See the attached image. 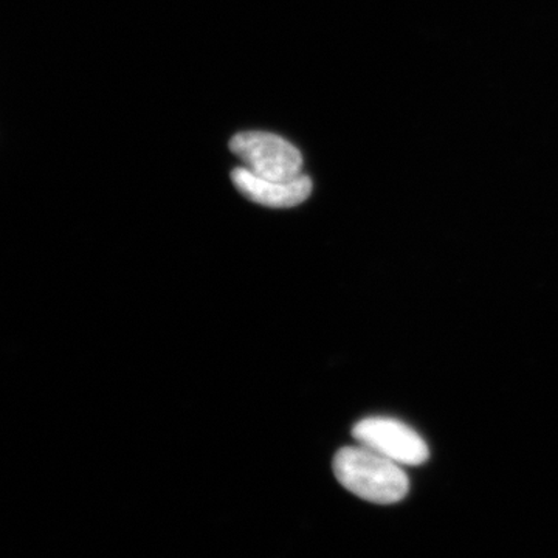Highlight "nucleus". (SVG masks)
Returning <instances> with one entry per match:
<instances>
[{
    "mask_svg": "<svg viewBox=\"0 0 558 558\" xmlns=\"http://www.w3.org/2000/svg\"><path fill=\"white\" fill-rule=\"evenodd\" d=\"M230 149L259 178L290 180L303 174V156L288 140L269 132H242L234 135Z\"/></svg>",
    "mask_w": 558,
    "mask_h": 558,
    "instance_id": "nucleus-2",
    "label": "nucleus"
},
{
    "mask_svg": "<svg viewBox=\"0 0 558 558\" xmlns=\"http://www.w3.org/2000/svg\"><path fill=\"white\" fill-rule=\"evenodd\" d=\"M332 468L341 486L374 505H396L410 490V480L402 465L363 446L337 451Z\"/></svg>",
    "mask_w": 558,
    "mask_h": 558,
    "instance_id": "nucleus-1",
    "label": "nucleus"
},
{
    "mask_svg": "<svg viewBox=\"0 0 558 558\" xmlns=\"http://www.w3.org/2000/svg\"><path fill=\"white\" fill-rule=\"evenodd\" d=\"M231 180L242 196L269 208L296 207L312 193V180L306 174L290 180H271L259 178L241 167L231 171Z\"/></svg>",
    "mask_w": 558,
    "mask_h": 558,
    "instance_id": "nucleus-4",
    "label": "nucleus"
},
{
    "mask_svg": "<svg viewBox=\"0 0 558 558\" xmlns=\"http://www.w3.org/2000/svg\"><path fill=\"white\" fill-rule=\"evenodd\" d=\"M359 446L376 451L380 457L398 462L402 468H416L427 462V442L416 429L398 418L366 417L352 428Z\"/></svg>",
    "mask_w": 558,
    "mask_h": 558,
    "instance_id": "nucleus-3",
    "label": "nucleus"
}]
</instances>
